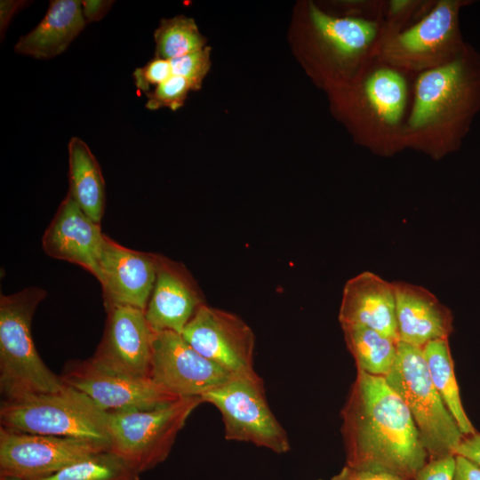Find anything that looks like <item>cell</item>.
Listing matches in <instances>:
<instances>
[{
  "label": "cell",
  "instance_id": "obj_1",
  "mask_svg": "<svg viewBox=\"0 0 480 480\" xmlns=\"http://www.w3.org/2000/svg\"><path fill=\"white\" fill-rule=\"evenodd\" d=\"M341 415L347 466L413 480L428 460L406 404L385 377L357 370Z\"/></svg>",
  "mask_w": 480,
  "mask_h": 480
},
{
  "label": "cell",
  "instance_id": "obj_2",
  "mask_svg": "<svg viewBox=\"0 0 480 480\" xmlns=\"http://www.w3.org/2000/svg\"><path fill=\"white\" fill-rule=\"evenodd\" d=\"M479 111L480 52L467 43L452 62L415 76L404 147L441 160L460 149Z\"/></svg>",
  "mask_w": 480,
  "mask_h": 480
},
{
  "label": "cell",
  "instance_id": "obj_3",
  "mask_svg": "<svg viewBox=\"0 0 480 480\" xmlns=\"http://www.w3.org/2000/svg\"><path fill=\"white\" fill-rule=\"evenodd\" d=\"M412 76L376 57L338 88V103L356 141L376 156L390 157L405 149Z\"/></svg>",
  "mask_w": 480,
  "mask_h": 480
},
{
  "label": "cell",
  "instance_id": "obj_4",
  "mask_svg": "<svg viewBox=\"0 0 480 480\" xmlns=\"http://www.w3.org/2000/svg\"><path fill=\"white\" fill-rule=\"evenodd\" d=\"M45 290L28 287L0 297V391L4 399L56 392L66 384L36 351L32 320Z\"/></svg>",
  "mask_w": 480,
  "mask_h": 480
},
{
  "label": "cell",
  "instance_id": "obj_5",
  "mask_svg": "<svg viewBox=\"0 0 480 480\" xmlns=\"http://www.w3.org/2000/svg\"><path fill=\"white\" fill-rule=\"evenodd\" d=\"M0 422L15 431L109 444L108 413L84 393L68 385L56 392L3 400Z\"/></svg>",
  "mask_w": 480,
  "mask_h": 480
},
{
  "label": "cell",
  "instance_id": "obj_6",
  "mask_svg": "<svg viewBox=\"0 0 480 480\" xmlns=\"http://www.w3.org/2000/svg\"><path fill=\"white\" fill-rule=\"evenodd\" d=\"M385 378L406 404L428 460L455 455L463 435L434 386L422 348L399 341Z\"/></svg>",
  "mask_w": 480,
  "mask_h": 480
},
{
  "label": "cell",
  "instance_id": "obj_7",
  "mask_svg": "<svg viewBox=\"0 0 480 480\" xmlns=\"http://www.w3.org/2000/svg\"><path fill=\"white\" fill-rule=\"evenodd\" d=\"M203 402L180 397L148 409L108 413L110 451L140 475L164 462L179 432Z\"/></svg>",
  "mask_w": 480,
  "mask_h": 480
},
{
  "label": "cell",
  "instance_id": "obj_8",
  "mask_svg": "<svg viewBox=\"0 0 480 480\" xmlns=\"http://www.w3.org/2000/svg\"><path fill=\"white\" fill-rule=\"evenodd\" d=\"M471 3L436 0L419 22L384 40L377 57L413 76L452 62L467 44L460 29V12Z\"/></svg>",
  "mask_w": 480,
  "mask_h": 480
},
{
  "label": "cell",
  "instance_id": "obj_9",
  "mask_svg": "<svg viewBox=\"0 0 480 480\" xmlns=\"http://www.w3.org/2000/svg\"><path fill=\"white\" fill-rule=\"evenodd\" d=\"M201 398L220 411L227 440L250 443L277 454L290 451L286 431L270 410L255 371L232 375Z\"/></svg>",
  "mask_w": 480,
  "mask_h": 480
},
{
  "label": "cell",
  "instance_id": "obj_10",
  "mask_svg": "<svg viewBox=\"0 0 480 480\" xmlns=\"http://www.w3.org/2000/svg\"><path fill=\"white\" fill-rule=\"evenodd\" d=\"M307 18L322 68L339 87L378 56L381 21L336 16L312 2L307 5Z\"/></svg>",
  "mask_w": 480,
  "mask_h": 480
},
{
  "label": "cell",
  "instance_id": "obj_11",
  "mask_svg": "<svg viewBox=\"0 0 480 480\" xmlns=\"http://www.w3.org/2000/svg\"><path fill=\"white\" fill-rule=\"evenodd\" d=\"M110 450L100 441L15 431L0 427V477L37 480L95 453Z\"/></svg>",
  "mask_w": 480,
  "mask_h": 480
},
{
  "label": "cell",
  "instance_id": "obj_12",
  "mask_svg": "<svg viewBox=\"0 0 480 480\" xmlns=\"http://www.w3.org/2000/svg\"><path fill=\"white\" fill-rule=\"evenodd\" d=\"M62 381L88 396L108 413L152 409L180 397L151 378H136L109 370L92 357L68 362Z\"/></svg>",
  "mask_w": 480,
  "mask_h": 480
},
{
  "label": "cell",
  "instance_id": "obj_13",
  "mask_svg": "<svg viewBox=\"0 0 480 480\" xmlns=\"http://www.w3.org/2000/svg\"><path fill=\"white\" fill-rule=\"evenodd\" d=\"M181 336L200 355L231 374L254 371V333L233 313L204 304Z\"/></svg>",
  "mask_w": 480,
  "mask_h": 480
},
{
  "label": "cell",
  "instance_id": "obj_14",
  "mask_svg": "<svg viewBox=\"0 0 480 480\" xmlns=\"http://www.w3.org/2000/svg\"><path fill=\"white\" fill-rule=\"evenodd\" d=\"M232 375L195 350L181 334L155 332L150 378L178 397H201Z\"/></svg>",
  "mask_w": 480,
  "mask_h": 480
},
{
  "label": "cell",
  "instance_id": "obj_15",
  "mask_svg": "<svg viewBox=\"0 0 480 480\" xmlns=\"http://www.w3.org/2000/svg\"><path fill=\"white\" fill-rule=\"evenodd\" d=\"M102 339L92 359L136 378H150L155 332L142 309L116 306L107 310Z\"/></svg>",
  "mask_w": 480,
  "mask_h": 480
},
{
  "label": "cell",
  "instance_id": "obj_16",
  "mask_svg": "<svg viewBox=\"0 0 480 480\" xmlns=\"http://www.w3.org/2000/svg\"><path fill=\"white\" fill-rule=\"evenodd\" d=\"M157 262L158 254L126 248L105 235L98 279L105 310L130 306L145 311Z\"/></svg>",
  "mask_w": 480,
  "mask_h": 480
},
{
  "label": "cell",
  "instance_id": "obj_17",
  "mask_svg": "<svg viewBox=\"0 0 480 480\" xmlns=\"http://www.w3.org/2000/svg\"><path fill=\"white\" fill-rule=\"evenodd\" d=\"M204 304V294L188 269L158 254L156 280L144 311L151 329L181 334Z\"/></svg>",
  "mask_w": 480,
  "mask_h": 480
},
{
  "label": "cell",
  "instance_id": "obj_18",
  "mask_svg": "<svg viewBox=\"0 0 480 480\" xmlns=\"http://www.w3.org/2000/svg\"><path fill=\"white\" fill-rule=\"evenodd\" d=\"M105 234L67 194L46 228L43 249L52 258L76 264L97 279Z\"/></svg>",
  "mask_w": 480,
  "mask_h": 480
},
{
  "label": "cell",
  "instance_id": "obj_19",
  "mask_svg": "<svg viewBox=\"0 0 480 480\" xmlns=\"http://www.w3.org/2000/svg\"><path fill=\"white\" fill-rule=\"evenodd\" d=\"M341 328L364 326L399 342L393 283L365 271L349 279L339 313Z\"/></svg>",
  "mask_w": 480,
  "mask_h": 480
},
{
  "label": "cell",
  "instance_id": "obj_20",
  "mask_svg": "<svg viewBox=\"0 0 480 480\" xmlns=\"http://www.w3.org/2000/svg\"><path fill=\"white\" fill-rule=\"evenodd\" d=\"M399 341L423 348L430 341L448 339L452 315L427 289L404 282L393 283Z\"/></svg>",
  "mask_w": 480,
  "mask_h": 480
},
{
  "label": "cell",
  "instance_id": "obj_21",
  "mask_svg": "<svg viewBox=\"0 0 480 480\" xmlns=\"http://www.w3.org/2000/svg\"><path fill=\"white\" fill-rule=\"evenodd\" d=\"M77 0H53L37 26L14 46L18 54L48 60L61 54L86 25Z\"/></svg>",
  "mask_w": 480,
  "mask_h": 480
},
{
  "label": "cell",
  "instance_id": "obj_22",
  "mask_svg": "<svg viewBox=\"0 0 480 480\" xmlns=\"http://www.w3.org/2000/svg\"><path fill=\"white\" fill-rule=\"evenodd\" d=\"M68 150V194L92 220L100 224L106 205L100 165L88 145L77 137L70 139Z\"/></svg>",
  "mask_w": 480,
  "mask_h": 480
},
{
  "label": "cell",
  "instance_id": "obj_23",
  "mask_svg": "<svg viewBox=\"0 0 480 480\" xmlns=\"http://www.w3.org/2000/svg\"><path fill=\"white\" fill-rule=\"evenodd\" d=\"M431 380L463 436L476 432L462 405L448 339L428 342L422 348Z\"/></svg>",
  "mask_w": 480,
  "mask_h": 480
},
{
  "label": "cell",
  "instance_id": "obj_24",
  "mask_svg": "<svg viewBox=\"0 0 480 480\" xmlns=\"http://www.w3.org/2000/svg\"><path fill=\"white\" fill-rule=\"evenodd\" d=\"M342 330L357 370L386 377L395 363L398 342L364 326H348Z\"/></svg>",
  "mask_w": 480,
  "mask_h": 480
},
{
  "label": "cell",
  "instance_id": "obj_25",
  "mask_svg": "<svg viewBox=\"0 0 480 480\" xmlns=\"http://www.w3.org/2000/svg\"><path fill=\"white\" fill-rule=\"evenodd\" d=\"M37 480H140V474L108 450L82 459Z\"/></svg>",
  "mask_w": 480,
  "mask_h": 480
},
{
  "label": "cell",
  "instance_id": "obj_26",
  "mask_svg": "<svg viewBox=\"0 0 480 480\" xmlns=\"http://www.w3.org/2000/svg\"><path fill=\"white\" fill-rule=\"evenodd\" d=\"M156 57L171 60L205 47L195 20L180 15L163 19L155 30Z\"/></svg>",
  "mask_w": 480,
  "mask_h": 480
},
{
  "label": "cell",
  "instance_id": "obj_27",
  "mask_svg": "<svg viewBox=\"0 0 480 480\" xmlns=\"http://www.w3.org/2000/svg\"><path fill=\"white\" fill-rule=\"evenodd\" d=\"M436 2V0H386L381 22V43L419 22L432 10Z\"/></svg>",
  "mask_w": 480,
  "mask_h": 480
},
{
  "label": "cell",
  "instance_id": "obj_28",
  "mask_svg": "<svg viewBox=\"0 0 480 480\" xmlns=\"http://www.w3.org/2000/svg\"><path fill=\"white\" fill-rule=\"evenodd\" d=\"M191 90V84L185 78L172 75L166 81L156 86L155 90L146 93V108L150 110L161 108L177 110L182 107Z\"/></svg>",
  "mask_w": 480,
  "mask_h": 480
},
{
  "label": "cell",
  "instance_id": "obj_29",
  "mask_svg": "<svg viewBox=\"0 0 480 480\" xmlns=\"http://www.w3.org/2000/svg\"><path fill=\"white\" fill-rule=\"evenodd\" d=\"M211 48L205 46L184 56L170 60L172 74L185 78L193 91L201 88L203 80L211 68Z\"/></svg>",
  "mask_w": 480,
  "mask_h": 480
},
{
  "label": "cell",
  "instance_id": "obj_30",
  "mask_svg": "<svg viewBox=\"0 0 480 480\" xmlns=\"http://www.w3.org/2000/svg\"><path fill=\"white\" fill-rule=\"evenodd\" d=\"M170 60L156 57L132 74L138 90L148 93L152 85H159L172 76Z\"/></svg>",
  "mask_w": 480,
  "mask_h": 480
},
{
  "label": "cell",
  "instance_id": "obj_31",
  "mask_svg": "<svg viewBox=\"0 0 480 480\" xmlns=\"http://www.w3.org/2000/svg\"><path fill=\"white\" fill-rule=\"evenodd\" d=\"M455 455L428 460L413 480H453Z\"/></svg>",
  "mask_w": 480,
  "mask_h": 480
},
{
  "label": "cell",
  "instance_id": "obj_32",
  "mask_svg": "<svg viewBox=\"0 0 480 480\" xmlns=\"http://www.w3.org/2000/svg\"><path fill=\"white\" fill-rule=\"evenodd\" d=\"M331 480H405L394 474L372 470L355 468L345 466L340 473L332 477Z\"/></svg>",
  "mask_w": 480,
  "mask_h": 480
},
{
  "label": "cell",
  "instance_id": "obj_33",
  "mask_svg": "<svg viewBox=\"0 0 480 480\" xmlns=\"http://www.w3.org/2000/svg\"><path fill=\"white\" fill-rule=\"evenodd\" d=\"M455 455L462 456L480 467V433L463 436Z\"/></svg>",
  "mask_w": 480,
  "mask_h": 480
},
{
  "label": "cell",
  "instance_id": "obj_34",
  "mask_svg": "<svg viewBox=\"0 0 480 480\" xmlns=\"http://www.w3.org/2000/svg\"><path fill=\"white\" fill-rule=\"evenodd\" d=\"M113 3V1L106 0L81 1L82 12L86 22H93L101 20L110 10Z\"/></svg>",
  "mask_w": 480,
  "mask_h": 480
},
{
  "label": "cell",
  "instance_id": "obj_35",
  "mask_svg": "<svg viewBox=\"0 0 480 480\" xmlns=\"http://www.w3.org/2000/svg\"><path fill=\"white\" fill-rule=\"evenodd\" d=\"M455 460L453 480H480V467L460 455H455Z\"/></svg>",
  "mask_w": 480,
  "mask_h": 480
},
{
  "label": "cell",
  "instance_id": "obj_36",
  "mask_svg": "<svg viewBox=\"0 0 480 480\" xmlns=\"http://www.w3.org/2000/svg\"><path fill=\"white\" fill-rule=\"evenodd\" d=\"M0 32L1 39L15 13L21 10L25 1L2 0L0 2Z\"/></svg>",
  "mask_w": 480,
  "mask_h": 480
},
{
  "label": "cell",
  "instance_id": "obj_37",
  "mask_svg": "<svg viewBox=\"0 0 480 480\" xmlns=\"http://www.w3.org/2000/svg\"><path fill=\"white\" fill-rule=\"evenodd\" d=\"M0 480H11V479L0 477Z\"/></svg>",
  "mask_w": 480,
  "mask_h": 480
}]
</instances>
